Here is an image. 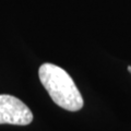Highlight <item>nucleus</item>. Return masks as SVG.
Listing matches in <instances>:
<instances>
[{
	"instance_id": "f03ea898",
	"label": "nucleus",
	"mask_w": 131,
	"mask_h": 131,
	"mask_svg": "<svg viewBox=\"0 0 131 131\" xmlns=\"http://www.w3.org/2000/svg\"><path fill=\"white\" fill-rule=\"evenodd\" d=\"M32 120L33 114L22 101L12 95L0 94V125L26 126Z\"/></svg>"
},
{
	"instance_id": "7ed1b4c3",
	"label": "nucleus",
	"mask_w": 131,
	"mask_h": 131,
	"mask_svg": "<svg viewBox=\"0 0 131 131\" xmlns=\"http://www.w3.org/2000/svg\"><path fill=\"white\" fill-rule=\"evenodd\" d=\"M130 72H131V71H130Z\"/></svg>"
},
{
	"instance_id": "f257e3e1",
	"label": "nucleus",
	"mask_w": 131,
	"mask_h": 131,
	"mask_svg": "<svg viewBox=\"0 0 131 131\" xmlns=\"http://www.w3.org/2000/svg\"><path fill=\"white\" fill-rule=\"evenodd\" d=\"M38 77L51 100L66 110L77 112L83 107V98L72 78L62 68L52 63L39 67Z\"/></svg>"
}]
</instances>
